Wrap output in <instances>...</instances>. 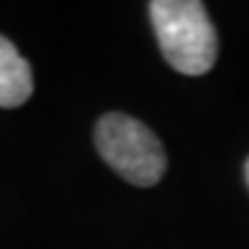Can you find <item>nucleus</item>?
<instances>
[{
	"instance_id": "1",
	"label": "nucleus",
	"mask_w": 249,
	"mask_h": 249,
	"mask_svg": "<svg viewBox=\"0 0 249 249\" xmlns=\"http://www.w3.org/2000/svg\"><path fill=\"white\" fill-rule=\"evenodd\" d=\"M148 8L165 61L186 76L211 71L219 56V38L206 5L198 0H153Z\"/></svg>"
},
{
	"instance_id": "2",
	"label": "nucleus",
	"mask_w": 249,
	"mask_h": 249,
	"mask_svg": "<svg viewBox=\"0 0 249 249\" xmlns=\"http://www.w3.org/2000/svg\"><path fill=\"white\" fill-rule=\"evenodd\" d=\"M94 142L115 173L132 186H155L165 173V150L155 132L122 112H109L97 122Z\"/></svg>"
},
{
	"instance_id": "3",
	"label": "nucleus",
	"mask_w": 249,
	"mask_h": 249,
	"mask_svg": "<svg viewBox=\"0 0 249 249\" xmlns=\"http://www.w3.org/2000/svg\"><path fill=\"white\" fill-rule=\"evenodd\" d=\"M33 94L31 64L5 36H0V107H20Z\"/></svg>"
},
{
	"instance_id": "4",
	"label": "nucleus",
	"mask_w": 249,
	"mask_h": 249,
	"mask_svg": "<svg viewBox=\"0 0 249 249\" xmlns=\"http://www.w3.org/2000/svg\"><path fill=\"white\" fill-rule=\"evenodd\" d=\"M244 178H247V186H249V160H247V165H244Z\"/></svg>"
}]
</instances>
